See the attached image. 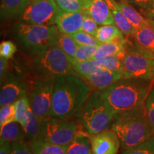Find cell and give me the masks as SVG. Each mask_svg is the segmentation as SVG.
I'll use <instances>...</instances> for the list:
<instances>
[{"mask_svg": "<svg viewBox=\"0 0 154 154\" xmlns=\"http://www.w3.org/2000/svg\"><path fill=\"white\" fill-rule=\"evenodd\" d=\"M28 0H2L0 14L2 19H11L20 14Z\"/></svg>", "mask_w": 154, "mask_h": 154, "instance_id": "obj_23", "label": "cell"}, {"mask_svg": "<svg viewBox=\"0 0 154 154\" xmlns=\"http://www.w3.org/2000/svg\"><path fill=\"white\" fill-rule=\"evenodd\" d=\"M11 154H34L24 142H12L11 143Z\"/></svg>", "mask_w": 154, "mask_h": 154, "instance_id": "obj_38", "label": "cell"}, {"mask_svg": "<svg viewBox=\"0 0 154 154\" xmlns=\"http://www.w3.org/2000/svg\"><path fill=\"white\" fill-rule=\"evenodd\" d=\"M82 128V126L69 119L48 117L42 121L38 139L68 147Z\"/></svg>", "mask_w": 154, "mask_h": 154, "instance_id": "obj_7", "label": "cell"}, {"mask_svg": "<svg viewBox=\"0 0 154 154\" xmlns=\"http://www.w3.org/2000/svg\"><path fill=\"white\" fill-rule=\"evenodd\" d=\"M131 37L136 47L134 50L154 59V27L151 23L136 29Z\"/></svg>", "mask_w": 154, "mask_h": 154, "instance_id": "obj_15", "label": "cell"}, {"mask_svg": "<svg viewBox=\"0 0 154 154\" xmlns=\"http://www.w3.org/2000/svg\"><path fill=\"white\" fill-rule=\"evenodd\" d=\"M98 46H79L77 47L74 62H81L91 59L94 54L95 53ZM72 63V64H73Z\"/></svg>", "mask_w": 154, "mask_h": 154, "instance_id": "obj_32", "label": "cell"}, {"mask_svg": "<svg viewBox=\"0 0 154 154\" xmlns=\"http://www.w3.org/2000/svg\"><path fill=\"white\" fill-rule=\"evenodd\" d=\"M116 113L102 97L100 91L89 96L81 112L80 122L88 135L99 134L111 126Z\"/></svg>", "mask_w": 154, "mask_h": 154, "instance_id": "obj_6", "label": "cell"}, {"mask_svg": "<svg viewBox=\"0 0 154 154\" xmlns=\"http://www.w3.org/2000/svg\"><path fill=\"white\" fill-rule=\"evenodd\" d=\"M85 13L84 11L69 12L58 7L55 18V24L61 33L72 35L82 29Z\"/></svg>", "mask_w": 154, "mask_h": 154, "instance_id": "obj_14", "label": "cell"}, {"mask_svg": "<svg viewBox=\"0 0 154 154\" xmlns=\"http://www.w3.org/2000/svg\"><path fill=\"white\" fill-rule=\"evenodd\" d=\"M16 120V106L15 103L4 106L0 109V128L9 123Z\"/></svg>", "mask_w": 154, "mask_h": 154, "instance_id": "obj_31", "label": "cell"}, {"mask_svg": "<svg viewBox=\"0 0 154 154\" xmlns=\"http://www.w3.org/2000/svg\"><path fill=\"white\" fill-rule=\"evenodd\" d=\"M116 5L118 8L120 9L130 24L135 28V29L150 24L149 20L144 18L134 7L130 6L126 2L121 1L120 2H116Z\"/></svg>", "mask_w": 154, "mask_h": 154, "instance_id": "obj_21", "label": "cell"}, {"mask_svg": "<svg viewBox=\"0 0 154 154\" xmlns=\"http://www.w3.org/2000/svg\"><path fill=\"white\" fill-rule=\"evenodd\" d=\"M126 40L125 38H120L111 42L100 44L98 46L91 59H99L109 56L117 55L126 51Z\"/></svg>", "mask_w": 154, "mask_h": 154, "instance_id": "obj_17", "label": "cell"}, {"mask_svg": "<svg viewBox=\"0 0 154 154\" xmlns=\"http://www.w3.org/2000/svg\"><path fill=\"white\" fill-rule=\"evenodd\" d=\"M58 10L55 0H28L22 12L23 23L37 25H54Z\"/></svg>", "mask_w": 154, "mask_h": 154, "instance_id": "obj_9", "label": "cell"}, {"mask_svg": "<svg viewBox=\"0 0 154 154\" xmlns=\"http://www.w3.org/2000/svg\"><path fill=\"white\" fill-rule=\"evenodd\" d=\"M57 45L60 47V49L66 54V55L73 63L78 45L72 36L60 32L58 37Z\"/></svg>", "mask_w": 154, "mask_h": 154, "instance_id": "obj_27", "label": "cell"}, {"mask_svg": "<svg viewBox=\"0 0 154 154\" xmlns=\"http://www.w3.org/2000/svg\"><path fill=\"white\" fill-rule=\"evenodd\" d=\"M29 67L33 78L42 79L55 80L74 72L72 61L57 45L34 55Z\"/></svg>", "mask_w": 154, "mask_h": 154, "instance_id": "obj_5", "label": "cell"}, {"mask_svg": "<svg viewBox=\"0 0 154 154\" xmlns=\"http://www.w3.org/2000/svg\"><path fill=\"white\" fill-rule=\"evenodd\" d=\"M42 121L34 114L31 107L26 112V121L24 126L25 131V142L32 143L38 139L41 130Z\"/></svg>", "mask_w": 154, "mask_h": 154, "instance_id": "obj_19", "label": "cell"}, {"mask_svg": "<svg viewBox=\"0 0 154 154\" xmlns=\"http://www.w3.org/2000/svg\"><path fill=\"white\" fill-rule=\"evenodd\" d=\"M90 154H94V153H92V152H91V153H90Z\"/></svg>", "mask_w": 154, "mask_h": 154, "instance_id": "obj_44", "label": "cell"}, {"mask_svg": "<svg viewBox=\"0 0 154 154\" xmlns=\"http://www.w3.org/2000/svg\"><path fill=\"white\" fill-rule=\"evenodd\" d=\"M130 1L146 10L153 11V0H124V2Z\"/></svg>", "mask_w": 154, "mask_h": 154, "instance_id": "obj_39", "label": "cell"}, {"mask_svg": "<svg viewBox=\"0 0 154 154\" xmlns=\"http://www.w3.org/2000/svg\"><path fill=\"white\" fill-rule=\"evenodd\" d=\"M149 22L151 24L152 26H153V27H154V19H153V20H149Z\"/></svg>", "mask_w": 154, "mask_h": 154, "instance_id": "obj_42", "label": "cell"}, {"mask_svg": "<svg viewBox=\"0 0 154 154\" xmlns=\"http://www.w3.org/2000/svg\"><path fill=\"white\" fill-rule=\"evenodd\" d=\"M153 84V80L122 79L100 92L104 101L117 114L144 104Z\"/></svg>", "mask_w": 154, "mask_h": 154, "instance_id": "obj_2", "label": "cell"}, {"mask_svg": "<svg viewBox=\"0 0 154 154\" xmlns=\"http://www.w3.org/2000/svg\"><path fill=\"white\" fill-rule=\"evenodd\" d=\"M16 106V120L19 124H22L24 128L26 121V112L30 106L29 100L27 95H25L15 102Z\"/></svg>", "mask_w": 154, "mask_h": 154, "instance_id": "obj_29", "label": "cell"}, {"mask_svg": "<svg viewBox=\"0 0 154 154\" xmlns=\"http://www.w3.org/2000/svg\"><path fill=\"white\" fill-rule=\"evenodd\" d=\"M0 140L12 142H25V131L22 124L12 121L0 128Z\"/></svg>", "mask_w": 154, "mask_h": 154, "instance_id": "obj_18", "label": "cell"}, {"mask_svg": "<svg viewBox=\"0 0 154 154\" xmlns=\"http://www.w3.org/2000/svg\"><path fill=\"white\" fill-rule=\"evenodd\" d=\"M124 79H143L154 81V59L143 54L128 49L123 59Z\"/></svg>", "mask_w": 154, "mask_h": 154, "instance_id": "obj_10", "label": "cell"}, {"mask_svg": "<svg viewBox=\"0 0 154 154\" xmlns=\"http://www.w3.org/2000/svg\"><path fill=\"white\" fill-rule=\"evenodd\" d=\"M153 11H154V0H153Z\"/></svg>", "mask_w": 154, "mask_h": 154, "instance_id": "obj_43", "label": "cell"}, {"mask_svg": "<svg viewBox=\"0 0 154 154\" xmlns=\"http://www.w3.org/2000/svg\"><path fill=\"white\" fill-rule=\"evenodd\" d=\"M59 8L69 12L84 11L82 0H55Z\"/></svg>", "mask_w": 154, "mask_h": 154, "instance_id": "obj_34", "label": "cell"}, {"mask_svg": "<svg viewBox=\"0 0 154 154\" xmlns=\"http://www.w3.org/2000/svg\"><path fill=\"white\" fill-rule=\"evenodd\" d=\"M126 51L117 55H112L109 57L96 59L103 68L114 72L122 73L123 72V59H124Z\"/></svg>", "mask_w": 154, "mask_h": 154, "instance_id": "obj_28", "label": "cell"}, {"mask_svg": "<svg viewBox=\"0 0 154 154\" xmlns=\"http://www.w3.org/2000/svg\"><path fill=\"white\" fill-rule=\"evenodd\" d=\"M98 29V24L95 22V20L88 15L86 14L84 15V19H83V22L82 25V31L84 32H86V33L91 34V35H93L95 36L96 32H97Z\"/></svg>", "mask_w": 154, "mask_h": 154, "instance_id": "obj_37", "label": "cell"}, {"mask_svg": "<svg viewBox=\"0 0 154 154\" xmlns=\"http://www.w3.org/2000/svg\"><path fill=\"white\" fill-rule=\"evenodd\" d=\"M111 130L119 137L124 150L139 145L154 136L147 118L145 103L132 110L117 113Z\"/></svg>", "mask_w": 154, "mask_h": 154, "instance_id": "obj_3", "label": "cell"}, {"mask_svg": "<svg viewBox=\"0 0 154 154\" xmlns=\"http://www.w3.org/2000/svg\"><path fill=\"white\" fill-rule=\"evenodd\" d=\"M18 43L25 52L39 54L57 44L60 33L57 25H37L20 23L15 26Z\"/></svg>", "mask_w": 154, "mask_h": 154, "instance_id": "obj_4", "label": "cell"}, {"mask_svg": "<svg viewBox=\"0 0 154 154\" xmlns=\"http://www.w3.org/2000/svg\"><path fill=\"white\" fill-rule=\"evenodd\" d=\"M71 36L79 46H99L100 44L95 36L82 30L79 31Z\"/></svg>", "mask_w": 154, "mask_h": 154, "instance_id": "obj_33", "label": "cell"}, {"mask_svg": "<svg viewBox=\"0 0 154 154\" xmlns=\"http://www.w3.org/2000/svg\"><path fill=\"white\" fill-rule=\"evenodd\" d=\"M0 154H11V143L2 140H0Z\"/></svg>", "mask_w": 154, "mask_h": 154, "instance_id": "obj_41", "label": "cell"}, {"mask_svg": "<svg viewBox=\"0 0 154 154\" xmlns=\"http://www.w3.org/2000/svg\"><path fill=\"white\" fill-rule=\"evenodd\" d=\"M102 68L103 67L96 59H89L87 61L73 63L74 72L82 78L89 76Z\"/></svg>", "mask_w": 154, "mask_h": 154, "instance_id": "obj_26", "label": "cell"}, {"mask_svg": "<svg viewBox=\"0 0 154 154\" xmlns=\"http://www.w3.org/2000/svg\"><path fill=\"white\" fill-rule=\"evenodd\" d=\"M7 59L1 57L0 59V80H2L5 78L7 73L9 72V66Z\"/></svg>", "mask_w": 154, "mask_h": 154, "instance_id": "obj_40", "label": "cell"}, {"mask_svg": "<svg viewBox=\"0 0 154 154\" xmlns=\"http://www.w3.org/2000/svg\"><path fill=\"white\" fill-rule=\"evenodd\" d=\"M91 88L87 82L74 74L58 77L54 80L49 117L71 119L79 116L91 95Z\"/></svg>", "mask_w": 154, "mask_h": 154, "instance_id": "obj_1", "label": "cell"}, {"mask_svg": "<svg viewBox=\"0 0 154 154\" xmlns=\"http://www.w3.org/2000/svg\"><path fill=\"white\" fill-rule=\"evenodd\" d=\"M105 1L111 9L114 19V24L116 25L117 27L121 31L125 36H132L136 29L118 8L116 2L114 0H105Z\"/></svg>", "mask_w": 154, "mask_h": 154, "instance_id": "obj_20", "label": "cell"}, {"mask_svg": "<svg viewBox=\"0 0 154 154\" xmlns=\"http://www.w3.org/2000/svg\"><path fill=\"white\" fill-rule=\"evenodd\" d=\"M34 154H66L67 147L58 146L46 140L38 139L30 143Z\"/></svg>", "mask_w": 154, "mask_h": 154, "instance_id": "obj_25", "label": "cell"}, {"mask_svg": "<svg viewBox=\"0 0 154 154\" xmlns=\"http://www.w3.org/2000/svg\"><path fill=\"white\" fill-rule=\"evenodd\" d=\"M120 154H154V136L139 145L125 149Z\"/></svg>", "mask_w": 154, "mask_h": 154, "instance_id": "obj_30", "label": "cell"}, {"mask_svg": "<svg viewBox=\"0 0 154 154\" xmlns=\"http://www.w3.org/2000/svg\"><path fill=\"white\" fill-rule=\"evenodd\" d=\"M86 132L81 130L73 141L67 147L66 154H90L91 153V141Z\"/></svg>", "mask_w": 154, "mask_h": 154, "instance_id": "obj_22", "label": "cell"}, {"mask_svg": "<svg viewBox=\"0 0 154 154\" xmlns=\"http://www.w3.org/2000/svg\"><path fill=\"white\" fill-rule=\"evenodd\" d=\"M17 51L16 45L11 41H4L0 44V56L9 60L11 59Z\"/></svg>", "mask_w": 154, "mask_h": 154, "instance_id": "obj_36", "label": "cell"}, {"mask_svg": "<svg viewBox=\"0 0 154 154\" xmlns=\"http://www.w3.org/2000/svg\"><path fill=\"white\" fill-rule=\"evenodd\" d=\"M84 12L92 17L98 25L114 24L113 14L105 0H82Z\"/></svg>", "mask_w": 154, "mask_h": 154, "instance_id": "obj_13", "label": "cell"}, {"mask_svg": "<svg viewBox=\"0 0 154 154\" xmlns=\"http://www.w3.org/2000/svg\"><path fill=\"white\" fill-rule=\"evenodd\" d=\"M54 80L33 78L29 86L30 107L41 121L49 117Z\"/></svg>", "mask_w": 154, "mask_h": 154, "instance_id": "obj_8", "label": "cell"}, {"mask_svg": "<svg viewBox=\"0 0 154 154\" xmlns=\"http://www.w3.org/2000/svg\"><path fill=\"white\" fill-rule=\"evenodd\" d=\"M84 80L96 91H102L118 81L124 79L122 73L102 68L89 76L84 77Z\"/></svg>", "mask_w": 154, "mask_h": 154, "instance_id": "obj_16", "label": "cell"}, {"mask_svg": "<svg viewBox=\"0 0 154 154\" xmlns=\"http://www.w3.org/2000/svg\"><path fill=\"white\" fill-rule=\"evenodd\" d=\"M26 95V84L20 74H15L9 71L1 81L0 106L14 103L21 97Z\"/></svg>", "mask_w": 154, "mask_h": 154, "instance_id": "obj_11", "label": "cell"}, {"mask_svg": "<svg viewBox=\"0 0 154 154\" xmlns=\"http://www.w3.org/2000/svg\"><path fill=\"white\" fill-rule=\"evenodd\" d=\"M91 152L94 154H117L121 146L120 140L112 130H106L90 135Z\"/></svg>", "mask_w": 154, "mask_h": 154, "instance_id": "obj_12", "label": "cell"}, {"mask_svg": "<svg viewBox=\"0 0 154 154\" xmlns=\"http://www.w3.org/2000/svg\"><path fill=\"white\" fill-rule=\"evenodd\" d=\"M145 105L148 120L154 132V84L146 98Z\"/></svg>", "mask_w": 154, "mask_h": 154, "instance_id": "obj_35", "label": "cell"}, {"mask_svg": "<svg viewBox=\"0 0 154 154\" xmlns=\"http://www.w3.org/2000/svg\"><path fill=\"white\" fill-rule=\"evenodd\" d=\"M95 37L100 44H104L112 42L117 38H124V35L117 27L116 25L111 24L101 25L98 27Z\"/></svg>", "mask_w": 154, "mask_h": 154, "instance_id": "obj_24", "label": "cell"}]
</instances>
